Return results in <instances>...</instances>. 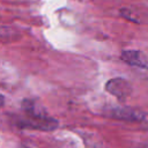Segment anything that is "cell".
<instances>
[{
  "label": "cell",
  "mask_w": 148,
  "mask_h": 148,
  "mask_svg": "<svg viewBox=\"0 0 148 148\" xmlns=\"http://www.w3.org/2000/svg\"><path fill=\"white\" fill-rule=\"evenodd\" d=\"M121 59L131 66L142 67V68L148 67V61H147L146 57L143 56L142 52L136 51V50H125V51H123Z\"/></svg>",
  "instance_id": "cell-1"
},
{
  "label": "cell",
  "mask_w": 148,
  "mask_h": 148,
  "mask_svg": "<svg viewBox=\"0 0 148 148\" xmlns=\"http://www.w3.org/2000/svg\"><path fill=\"white\" fill-rule=\"evenodd\" d=\"M127 88H128L127 83L124 80L119 79V77L110 80L108 82V84H106V90L109 92L116 95V96H119V97H124L126 95Z\"/></svg>",
  "instance_id": "cell-2"
}]
</instances>
